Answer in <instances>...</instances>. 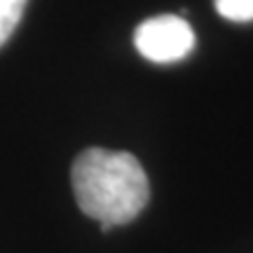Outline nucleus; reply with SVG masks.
<instances>
[{"mask_svg":"<svg viewBox=\"0 0 253 253\" xmlns=\"http://www.w3.org/2000/svg\"><path fill=\"white\" fill-rule=\"evenodd\" d=\"M220 17L230 21H251L253 19V0H213Z\"/></svg>","mask_w":253,"mask_h":253,"instance_id":"20e7f679","label":"nucleus"},{"mask_svg":"<svg viewBox=\"0 0 253 253\" xmlns=\"http://www.w3.org/2000/svg\"><path fill=\"white\" fill-rule=\"evenodd\" d=\"M28 0H0V47L9 40L21 21Z\"/></svg>","mask_w":253,"mask_h":253,"instance_id":"7ed1b4c3","label":"nucleus"},{"mask_svg":"<svg viewBox=\"0 0 253 253\" xmlns=\"http://www.w3.org/2000/svg\"><path fill=\"white\" fill-rule=\"evenodd\" d=\"M134 45L138 54L153 63L181 61L195 47V33L183 17L162 14L145 19L134 33Z\"/></svg>","mask_w":253,"mask_h":253,"instance_id":"f03ea898","label":"nucleus"},{"mask_svg":"<svg viewBox=\"0 0 253 253\" xmlns=\"http://www.w3.org/2000/svg\"><path fill=\"white\" fill-rule=\"evenodd\" d=\"M73 190L82 213L96 218L103 232L131 223L150 199L141 162L131 153L89 148L73 164Z\"/></svg>","mask_w":253,"mask_h":253,"instance_id":"f257e3e1","label":"nucleus"}]
</instances>
